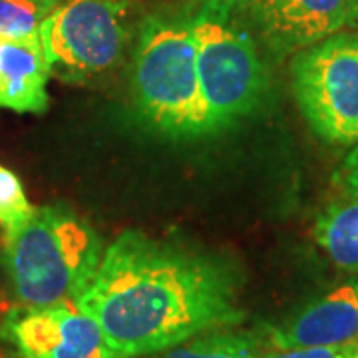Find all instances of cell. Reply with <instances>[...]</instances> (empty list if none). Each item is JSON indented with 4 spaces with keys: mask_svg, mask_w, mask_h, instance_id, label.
I'll return each mask as SVG.
<instances>
[{
    "mask_svg": "<svg viewBox=\"0 0 358 358\" xmlns=\"http://www.w3.org/2000/svg\"><path fill=\"white\" fill-rule=\"evenodd\" d=\"M253 34L275 56H291L352 26L348 0H235Z\"/></svg>",
    "mask_w": 358,
    "mask_h": 358,
    "instance_id": "8",
    "label": "cell"
},
{
    "mask_svg": "<svg viewBox=\"0 0 358 358\" xmlns=\"http://www.w3.org/2000/svg\"><path fill=\"white\" fill-rule=\"evenodd\" d=\"M336 183L343 187L346 197L358 199V145L346 155V159L336 173Z\"/></svg>",
    "mask_w": 358,
    "mask_h": 358,
    "instance_id": "16",
    "label": "cell"
},
{
    "mask_svg": "<svg viewBox=\"0 0 358 358\" xmlns=\"http://www.w3.org/2000/svg\"><path fill=\"white\" fill-rule=\"evenodd\" d=\"M128 0H64L40 26L50 74L86 84L110 72L131 38Z\"/></svg>",
    "mask_w": 358,
    "mask_h": 358,
    "instance_id": "5",
    "label": "cell"
},
{
    "mask_svg": "<svg viewBox=\"0 0 358 358\" xmlns=\"http://www.w3.org/2000/svg\"><path fill=\"white\" fill-rule=\"evenodd\" d=\"M271 343L277 350L358 343V279L338 285L275 327Z\"/></svg>",
    "mask_w": 358,
    "mask_h": 358,
    "instance_id": "9",
    "label": "cell"
},
{
    "mask_svg": "<svg viewBox=\"0 0 358 358\" xmlns=\"http://www.w3.org/2000/svg\"><path fill=\"white\" fill-rule=\"evenodd\" d=\"M34 213L20 179L8 167L0 166V227L4 237L13 235Z\"/></svg>",
    "mask_w": 358,
    "mask_h": 358,
    "instance_id": "14",
    "label": "cell"
},
{
    "mask_svg": "<svg viewBox=\"0 0 358 358\" xmlns=\"http://www.w3.org/2000/svg\"><path fill=\"white\" fill-rule=\"evenodd\" d=\"M102 255V241L86 221L64 205H44L4 237L2 265L18 305L48 307L76 301Z\"/></svg>",
    "mask_w": 358,
    "mask_h": 358,
    "instance_id": "3",
    "label": "cell"
},
{
    "mask_svg": "<svg viewBox=\"0 0 358 358\" xmlns=\"http://www.w3.org/2000/svg\"><path fill=\"white\" fill-rule=\"evenodd\" d=\"M143 358H261L255 343L247 334L229 333L225 329L193 336Z\"/></svg>",
    "mask_w": 358,
    "mask_h": 358,
    "instance_id": "12",
    "label": "cell"
},
{
    "mask_svg": "<svg viewBox=\"0 0 358 358\" xmlns=\"http://www.w3.org/2000/svg\"><path fill=\"white\" fill-rule=\"evenodd\" d=\"M265 358H358V343L343 346H313V348H287L273 350Z\"/></svg>",
    "mask_w": 358,
    "mask_h": 358,
    "instance_id": "15",
    "label": "cell"
},
{
    "mask_svg": "<svg viewBox=\"0 0 358 358\" xmlns=\"http://www.w3.org/2000/svg\"><path fill=\"white\" fill-rule=\"evenodd\" d=\"M293 94L320 140L358 143V32H336L291 62Z\"/></svg>",
    "mask_w": 358,
    "mask_h": 358,
    "instance_id": "6",
    "label": "cell"
},
{
    "mask_svg": "<svg viewBox=\"0 0 358 358\" xmlns=\"http://www.w3.org/2000/svg\"><path fill=\"white\" fill-rule=\"evenodd\" d=\"M0 358H13V357H10L4 348H0Z\"/></svg>",
    "mask_w": 358,
    "mask_h": 358,
    "instance_id": "18",
    "label": "cell"
},
{
    "mask_svg": "<svg viewBox=\"0 0 358 358\" xmlns=\"http://www.w3.org/2000/svg\"><path fill=\"white\" fill-rule=\"evenodd\" d=\"M50 76L40 36H0V108L18 114L46 112Z\"/></svg>",
    "mask_w": 358,
    "mask_h": 358,
    "instance_id": "10",
    "label": "cell"
},
{
    "mask_svg": "<svg viewBox=\"0 0 358 358\" xmlns=\"http://www.w3.org/2000/svg\"><path fill=\"white\" fill-rule=\"evenodd\" d=\"M0 336L20 358H114L100 324L76 301L18 305L4 315Z\"/></svg>",
    "mask_w": 358,
    "mask_h": 358,
    "instance_id": "7",
    "label": "cell"
},
{
    "mask_svg": "<svg viewBox=\"0 0 358 358\" xmlns=\"http://www.w3.org/2000/svg\"><path fill=\"white\" fill-rule=\"evenodd\" d=\"M64 0H0V36L34 38L40 26Z\"/></svg>",
    "mask_w": 358,
    "mask_h": 358,
    "instance_id": "13",
    "label": "cell"
},
{
    "mask_svg": "<svg viewBox=\"0 0 358 358\" xmlns=\"http://www.w3.org/2000/svg\"><path fill=\"white\" fill-rule=\"evenodd\" d=\"M350 2V14H352V26L358 24V0H348Z\"/></svg>",
    "mask_w": 358,
    "mask_h": 358,
    "instance_id": "17",
    "label": "cell"
},
{
    "mask_svg": "<svg viewBox=\"0 0 358 358\" xmlns=\"http://www.w3.org/2000/svg\"><path fill=\"white\" fill-rule=\"evenodd\" d=\"M334 201L317 219L315 237L336 267L358 275V199Z\"/></svg>",
    "mask_w": 358,
    "mask_h": 358,
    "instance_id": "11",
    "label": "cell"
},
{
    "mask_svg": "<svg viewBox=\"0 0 358 358\" xmlns=\"http://www.w3.org/2000/svg\"><path fill=\"white\" fill-rule=\"evenodd\" d=\"M76 305L114 358H143L245 319L225 263L134 229L106 247Z\"/></svg>",
    "mask_w": 358,
    "mask_h": 358,
    "instance_id": "1",
    "label": "cell"
},
{
    "mask_svg": "<svg viewBox=\"0 0 358 358\" xmlns=\"http://www.w3.org/2000/svg\"><path fill=\"white\" fill-rule=\"evenodd\" d=\"M131 88L141 117L169 138L197 140L221 131L195 68L189 4L181 13H154L141 20Z\"/></svg>",
    "mask_w": 358,
    "mask_h": 358,
    "instance_id": "2",
    "label": "cell"
},
{
    "mask_svg": "<svg viewBox=\"0 0 358 358\" xmlns=\"http://www.w3.org/2000/svg\"><path fill=\"white\" fill-rule=\"evenodd\" d=\"M195 68L219 128L253 114L267 90L257 36L235 0H192Z\"/></svg>",
    "mask_w": 358,
    "mask_h": 358,
    "instance_id": "4",
    "label": "cell"
}]
</instances>
